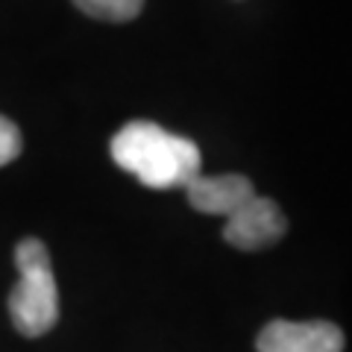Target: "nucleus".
Returning <instances> with one entry per match:
<instances>
[{
  "label": "nucleus",
  "mask_w": 352,
  "mask_h": 352,
  "mask_svg": "<svg viewBox=\"0 0 352 352\" xmlns=\"http://www.w3.org/2000/svg\"><path fill=\"white\" fill-rule=\"evenodd\" d=\"M288 220H285L282 208L267 200V197H252L244 206L226 217L223 238L226 244H232L238 250H264L285 235Z\"/></svg>",
  "instance_id": "7ed1b4c3"
},
{
  "label": "nucleus",
  "mask_w": 352,
  "mask_h": 352,
  "mask_svg": "<svg viewBox=\"0 0 352 352\" xmlns=\"http://www.w3.org/2000/svg\"><path fill=\"white\" fill-rule=\"evenodd\" d=\"M112 159L118 168L138 176L141 185L156 191L185 188L200 173V147L173 135L153 120H132L112 138Z\"/></svg>",
  "instance_id": "f257e3e1"
},
{
  "label": "nucleus",
  "mask_w": 352,
  "mask_h": 352,
  "mask_svg": "<svg viewBox=\"0 0 352 352\" xmlns=\"http://www.w3.org/2000/svg\"><path fill=\"white\" fill-rule=\"evenodd\" d=\"M15 267L21 279L9 294V317L21 335L41 338L59 320V288L44 241H21L15 247Z\"/></svg>",
  "instance_id": "f03ea898"
},
{
  "label": "nucleus",
  "mask_w": 352,
  "mask_h": 352,
  "mask_svg": "<svg viewBox=\"0 0 352 352\" xmlns=\"http://www.w3.org/2000/svg\"><path fill=\"white\" fill-rule=\"evenodd\" d=\"M258 352H344V332L329 320H270L256 340Z\"/></svg>",
  "instance_id": "20e7f679"
},
{
  "label": "nucleus",
  "mask_w": 352,
  "mask_h": 352,
  "mask_svg": "<svg viewBox=\"0 0 352 352\" xmlns=\"http://www.w3.org/2000/svg\"><path fill=\"white\" fill-rule=\"evenodd\" d=\"M188 191V203L203 214H220L229 217L238 212L247 200L256 197V188L247 176L241 173H223V176H203L197 173L194 179L185 182Z\"/></svg>",
  "instance_id": "39448f33"
},
{
  "label": "nucleus",
  "mask_w": 352,
  "mask_h": 352,
  "mask_svg": "<svg viewBox=\"0 0 352 352\" xmlns=\"http://www.w3.org/2000/svg\"><path fill=\"white\" fill-rule=\"evenodd\" d=\"M21 156V129L0 115V168Z\"/></svg>",
  "instance_id": "0eeeda50"
},
{
  "label": "nucleus",
  "mask_w": 352,
  "mask_h": 352,
  "mask_svg": "<svg viewBox=\"0 0 352 352\" xmlns=\"http://www.w3.org/2000/svg\"><path fill=\"white\" fill-rule=\"evenodd\" d=\"M74 6L80 9V12L97 18V21L120 24V21L135 18L141 9H144V0H74Z\"/></svg>",
  "instance_id": "423d86ee"
}]
</instances>
